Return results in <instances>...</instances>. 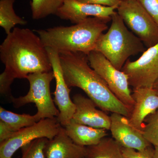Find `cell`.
Masks as SVG:
<instances>
[{
	"mask_svg": "<svg viewBox=\"0 0 158 158\" xmlns=\"http://www.w3.org/2000/svg\"><path fill=\"white\" fill-rule=\"evenodd\" d=\"M15 133L9 126L0 120V143L9 139Z\"/></svg>",
	"mask_w": 158,
	"mask_h": 158,
	"instance_id": "obj_26",
	"label": "cell"
},
{
	"mask_svg": "<svg viewBox=\"0 0 158 158\" xmlns=\"http://www.w3.org/2000/svg\"><path fill=\"white\" fill-rule=\"evenodd\" d=\"M65 0H32L31 5L32 17L40 19L51 15H56Z\"/></svg>",
	"mask_w": 158,
	"mask_h": 158,
	"instance_id": "obj_20",
	"label": "cell"
},
{
	"mask_svg": "<svg viewBox=\"0 0 158 158\" xmlns=\"http://www.w3.org/2000/svg\"><path fill=\"white\" fill-rule=\"evenodd\" d=\"M87 56L90 67L104 81L111 92L131 112L135 101L127 75L116 69L98 52L92 51Z\"/></svg>",
	"mask_w": 158,
	"mask_h": 158,
	"instance_id": "obj_7",
	"label": "cell"
},
{
	"mask_svg": "<svg viewBox=\"0 0 158 158\" xmlns=\"http://www.w3.org/2000/svg\"><path fill=\"white\" fill-rule=\"evenodd\" d=\"M117 8L118 6L85 4L77 0H65L56 15L61 19L77 24L90 17H111L116 13Z\"/></svg>",
	"mask_w": 158,
	"mask_h": 158,
	"instance_id": "obj_12",
	"label": "cell"
},
{
	"mask_svg": "<svg viewBox=\"0 0 158 158\" xmlns=\"http://www.w3.org/2000/svg\"><path fill=\"white\" fill-rule=\"evenodd\" d=\"M41 119L39 116L35 115L17 114L0 107V120L8 125L15 132L23 128L31 126Z\"/></svg>",
	"mask_w": 158,
	"mask_h": 158,
	"instance_id": "obj_19",
	"label": "cell"
},
{
	"mask_svg": "<svg viewBox=\"0 0 158 158\" xmlns=\"http://www.w3.org/2000/svg\"><path fill=\"white\" fill-rule=\"evenodd\" d=\"M141 131L150 144L154 147L158 146V109L145 119Z\"/></svg>",
	"mask_w": 158,
	"mask_h": 158,
	"instance_id": "obj_22",
	"label": "cell"
},
{
	"mask_svg": "<svg viewBox=\"0 0 158 158\" xmlns=\"http://www.w3.org/2000/svg\"><path fill=\"white\" fill-rule=\"evenodd\" d=\"M110 116L112 137L122 147L141 151L151 146L142 131L130 123L128 117L116 113H112Z\"/></svg>",
	"mask_w": 158,
	"mask_h": 158,
	"instance_id": "obj_11",
	"label": "cell"
},
{
	"mask_svg": "<svg viewBox=\"0 0 158 158\" xmlns=\"http://www.w3.org/2000/svg\"><path fill=\"white\" fill-rule=\"evenodd\" d=\"M86 158V157H85V158Z\"/></svg>",
	"mask_w": 158,
	"mask_h": 158,
	"instance_id": "obj_30",
	"label": "cell"
},
{
	"mask_svg": "<svg viewBox=\"0 0 158 158\" xmlns=\"http://www.w3.org/2000/svg\"><path fill=\"white\" fill-rule=\"evenodd\" d=\"M117 13L148 48L158 42V25L138 0L122 1Z\"/></svg>",
	"mask_w": 158,
	"mask_h": 158,
	"instance_id": "obj_6",
	"label": "cell"
},
{
	"mask_svg": "<svg viewBox=\"0 0 158 158\" xmlns=\"http://www.w3.org/2000/svg\"><path fill=\"white\" fill-rule=\"evenodd\" d=\"M112 17H90L70 27L36 30L45 48L59 54L80 52L88 55L94 50L103 32L107 30Z\"/></svg>",
	"mask_w": 158,
	"mask_h": 158,
	"instance_id": "obj_3",
	"label": "cell"
},
{
	"mask_svg": "<svg viewBox=\"0 0 158 158\" xmlns=\"http://www.w3.org/2000/svg\"><path fill=\"white\" fill-rule=\"evenodd\" d=\"M86 148L87 158H124L122 146L113 138L105 137L97 144Z\"/></svg>",
	"mask_w": 158,
	"mask_h": 158,
	"instance_id": "obj_17",
	"label": "cell"
},
{
	"mask_svg": "<svg viewBox=\"0 0 158 158\" xmlns=\"http://www.w3.org/2000/svg\"><path fill=\"white\" fill-rule=\"evenodd\" d=\"M153 158H158V145L154 147Z\"/></svg>",
	"mask_w": 158,
	"mask_h": 158,
	"instance_id": "obj_27",
	"label": "cell"
},
{
	"mask_svg": "<svg viewBox=\"0 0 158 158\" xmlns=\"http://www.w3.org/2000/svg\"><path fill=\"white\" fill-rule=\"evenodd\" d=\"M132 95L135 105L129 121L141 131L145 119L158 109V94L152 88H133Z\"/></svg>",
	"mask_w": 158,
	"mask_h": 158,
	"instance_id": "obj_14",
	"label": "cell"
},
{
	"mask_svg": "<svg viewBox=\"0 0 158 158\" xmlns=\"http://www.w3.org/2000/svg\"><path fill=\"white\" fill-rule=\"evenodd\" d=\"M111 25L97 42L94 51L102 54L116 69L121 70L128 58L145 51L144 44L128 30L116 11L111 16Z\"/></svg>",
	"mask_w": 158,
	"mask_h": 158,
	"instance_id": "obj_4",
	"label": "cell"
},
{
	"mask_svg": "<svg viewBox=\"0 0 158 158\" xmlns=\"http://www.w3.org/2000/svg\"><path fill=\"white\" fill-rule=\"evenodd\" d=\"M15 0L0 1V26L8 35L17 25H26L27 22L21 18L15 12L13 5Z\"/></svg>",
	"mask_w": 158,
	"mask_h": 158,
	"instance_id": "obj_18",
	"label": "cell"
},
{
	"mask_svg": "<svg viewBox=\"0 0 158 158\" xmlns=\"http://www.w3.org/2000/svg\"><path fill=\"white\" fill-rule=\"evenodd\" d=\"M30 84L28 92L24 96L10 98L15 107L19 108L27 104L34 103L37 108V114L40 118H53L59 114V109L51 95L50 85L54 79L53 71L48 72L30 74L27 77Z\"/></svg>",
	"mask_w": 158,
	"mask_h": 158,
	"instance_id": "obj_5",
	"label": "cell"
},
{
	"mask_svg": "<svg viewBox=\"0 0 158 158\" xmlns=\"http://www.w3.org/2000/svg\"><path fill=\"white\" fill-rule=\"evenodd\" d=\"M158 25V0H138Z\"/></svg>",
	"mask_w": 158,
	"mask_h": 158,
	"instance_id": "obj_24",
	"label": "cell"
},
{
	"mask_svg": "<svg viewBox=\"0 0 158 158\" xmlns=\"http://www.w3.org/2000/svg\"><path fill=\"white\" fill-rule=\"evenodd\" d=\"M46 158H84L87 148L74 143L62 126L59 134L49 140L46 147Z\"/></svg>",
	"mask_w": 158,
	"mask_h": 158,
	"instance_id": "obj_15",
	"label": "cell"
},
{
	"mask_svg": "<svg viewBox=\"0 0 158 158\" xmlns=\"http://www.w3.org/2000/svg\"><path fill=\"white\" fill-rule=\"evenodd\" d=\"M0 45L5 70L0 75L1 94L12 97L10 87L15 79L52 71L46 48L39 36L29 29L15 27Z\"/></svg>",
	"mask_w": 158,
	"mask_h": 158,
	"instance_id": "obj_1",
	"label": "cell"
},
{
	"mask_svg": "<svg viewBox=\"0 0 158 158\" xmlns=\"http://www.w3.org/2000/svg\"><path fill=\"white\" fill-rule=\"evenodd\" d=\"M80 2L85 4H92L99 6L113 7L118 6L120 4V0H77Z\"/></svg>",
	"mask_w": 158,
	"mask_h": 158,
	"instance_id": "obj_25",
	"label": "cell"
},
{
	"mask_svg": "<svg viewBox=\"0 0 158 158\" xmlns=\"http://www.w3.org/2000/svg\"><path fill=\"white\" fill-rule=\"evenodd\" d=\"M59 57L64 79L69 88L81 89L98 107L106 113H118L129 117L131 111L90 67L87 55L80 52L62 53L59 54Z\"/></svg>",
	"mask_w": 158,
	"mask_h": 158,
	"instance_id": "obj_2",
	"label": "cell"
},
{
	"mask_svg": "<svg viewBox=\"0 0 158 158\" xmlns=\"http://www.w3.org/2000/svg\"><path fill=\"white\" fill-rule=\"evenodd\" d=\"M73 101L76 110L71 120L96 128L110 130V116L103 110L98 109L92 100L82 94H76Z\"/></svg>",
	"mask_w": 158,
	"mask_h": 158,
	"instance_id": "obj_13",
	"label": "cell"
},
{
	"mask_svg": "<svg viewBox=\"0 0 158 158\" xmlns=\"http://www.w3.org/2000/svg\"><path fill=\"white\" fill-rule=\"evenodd\" d=\"M121 70L127 75L133 88H152L158 79V42L135 61L128 59Z\"/></svg>",
	"mask_w": 158,
	"mask_h": 158,
	"instance_id": "obj_9",
	"label": "cell"
},
{
	"mask_svg": "<svg viewBox=\"0 0 158 158\" xmlns=\"http://www.w3.org/2000/svg\"><path fill=\"white\" fill-rule=\"evenodd\" d=\"M154 150L152 145L141 151L122 147L124 158H153Z\"/></svg>",
	"mask_w": 158,
	"mask_h": 158,
	"instance_id": "obj_23",
	"label": "cell"
},
{
	"mask_svg": "<svg viewBox=\"0 0 158 158\" xmlns=\"http://www.w3.org/2000/svg\"><path fill=\"white\" fill-rule=\"evenodd\" d=\"M63 127L74 143L83 147L96 145L108 135L107 130L91 127L72 120Z\"/></svg>",
	"mask_w": 158,
	"mask_h": 158,
	"instance_id": "obj_16",
	"label": "cell"
},
{
	"mask_svg": "<svg viewBox=\"0 0 158 158\" xmlns=\"http://www.w3.org/2000/svg\"><path fill=\"white\" fill-rule=\"evenodd\" d=\"M49 139L45 138L35 139L21 148V158H46V147Z\"/></svg>",
	"mask_w": 158,
	"mask_h": 158,
	"instance_id": "obj_21",
	"label": "cell"
},
{
	"mask_svg": "<svg viewBox=\"0 0 158 158\" xmlns=\"http://www.w3.org/2000/svg\"><path fill=\"white\" fill-rule=\"evenodd\" d=\"M120 1H127V0H120Z\"/></svg>",
	"mask_w": 158,
	"mask_h": 158,
	"instance_id": "obj_29",
	"label": "cell"
},
{
	"mask_svg": "<svg viewBox=\"0 0 158 158\" xmlns=\"http://www.w3.org/2000/svg\"><path fill=\"white\" fill-rule=\"evenodd\" d=\"M152 88L158 94V79L153 85Z\"/></svg>",
	"mask_w": 158,
	"mask_h": 158,
	"instance_id": "obj_28",
	"label": "cell"
},
{
	"mask_svg": "<svg viewBox=\"0 0 158 158\" xmlns=\"http://www.w3.org/2000/svg\"><path fill=\"white\" fill-rule=\"evenodd\" d=\"M52 65L56 80V88L54 101L59 111L58 121L62 126L68 124L72 119L76 106L70 96V89L65 82L61 63L59 54L49 48H46Z\"/></svg>",
	"mask_w": 158,
	"mask_h": 158,
	"instance_id": "obj_10",
	"label": "cell"
},
{
	"mask_svg": "<svg viewBox=\"0 0 158 158\" xmlns=\"http://www.w3.org/2000/svg\"><path fill=\"white\" fill-rule=\"evenodd\" d=\"M62 127L57 117H55L42 118L33 125L23 128L0 143V158H12L18 150L35 139L45 138L51 140Z\"/></svg>",
	"mask_w": 158,
	"mask_h": 158,
	"instance_id": "obj_8",
	"label": "cell"
}]
</instances>
